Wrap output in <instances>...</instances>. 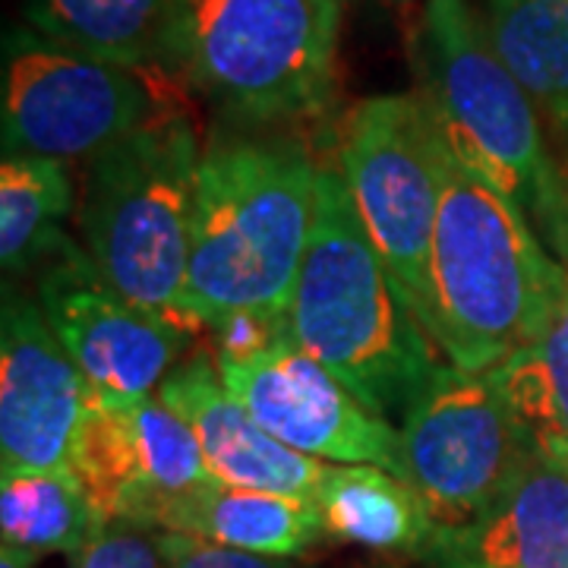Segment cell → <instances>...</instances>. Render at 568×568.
I'll return each mask as SVG.
<instances>
[{"mask_svg": "<svg viewBox=\"0 0 568 568\" xmlns=\"http://www.w3.org/2000/svg\"><path fill=\"white\" fill-rule=\"evenodd\" d=\"M287 325L297 345L392 426L405 424L448 366L369 241L342 164H320L316 222Z\"/></svg>", "mask_w": 568, "mask_h": 568, "instance_id": "cell-1", "label": "cell"}, {"mask_svg": "<svg viewBox=\"0 0 568 568\" xmlns=\"http://www.w3.org/2000/svg\"><path fill=\"white\" fill-rule=\"evenodd\" d=\"M320 164L284 133H227L205 149L183 294L200 328L231 313L287 316L316 222Z\"/></svg>", "mask_w": 568, "mask_h": 568, "instance_id": "cell-2", "label": "cell"}, {"mask_svg": "<svg viewBox=\"0 0 568 568\" xmlns=\"http://www.w3.org/2000/svg\"><path fill=\"white\" fill-rule=\"evenodd\" d=\"M417 99L452 159L518 205L568 268V174L544 118L470 0H426L414 36Z\"/></svg>", "mask_w": 568, "mask_h": 568, "instance_id": "cell-3", "label": "cell"}, {"mask_svg": "<svg viewBox=\"0 0 568 568\" xmlns=\"http://www.w3.org/2000/svg\"><path fill=\"white\" fill-rule=\"evenodd\" d=\"M566 287L568 268L549 253L528 215L467 174L443 142L433 294L448 364L489 373L534 345L552 323Z\"/></svg>", "mask_w": 568, "mask_h": 568, "instance_id": "cell-4", "label": "cell"}, {"mask_svg": "<svg viewBox=\"0 0 568 568\" xmlns=\"http://www.w3.org/2000/svg\"><path fill=\"white\" fill-rule=\"evenodd\" d=\"M200 162L196 123L183 114L99 152L82 178V250L126 301L181 332L200 328L183 304Z\"/></svg>", "mask_w": 568, "mask_h": 568, "instance_id": "cell-5", "label": "cell"}, {"mask_svg": "<svg viewBox=\"0 0 568 568\" xmlns=\"http://www.w3.org/2000/svg\"><path fill=\"white\" fill-rule=\"evenodd\" d=\"M342 0H181L178 73L231 121L320 118L335 92Z\"/></svg>", "mask_w": 568, "mask_h": 568, "instance_id": "cell-6", "label": "cell"}, {"mask_svg": "<svg viewBox=\"0 0 568 568\" xmlns=\"http://www.w3.org/2000/svg\"><path fill=\"white\" fill-rule=\"evenodd\" d=\"M3 152L89 162L145 126L193 114L190 82L171 67L118 63L36 29L3 41Z\"/></svg>", "mask_w": 568, "mask_h": 568, "instance_id": "cell-7", "label": "cell"}, {"mask_svg": "<svg viewBox=\"0 0 568 568\" xmlns=\"http://www.w3.org/2000/svg\"><path fill=\"white\" fill-rule=\"evenodd\" d=\"M338 164L376 253L439 345L433 241L443 193V136L424 102L410 92L354 104L342 123Z\"/></svg>", "mask_w": 568, "mask_h": 568, "instance_id": "cell-8", "label": "cell"}, {"mask_svg": "<svg viewBox=\"0 0 568 568\" xmlns=\"http://www.w3.org/2000/svg\"><path fill=\"white\" fill-rule=\"evenodd\" d=\"M407 480L424 496L436 540L470 530L511 487L534 452L489 373L448 364L398 426Z\"/></svg>", "mask_w": 568, "mask_h": 568, "instance_id": "cell-9", "label": "cell"}, {"mask_svg": "<svg viewBox=\"0 0 568 568\" xmlns=\"http://www.w3.org/2000/svg\"><path fill=\"white\" fill-rule=\"evenodd\" d=\"M70 470L102 521L162 528L164 515L215 484L193 429L159 392L111 395L89 386L70 448Z\"/></svg>", "mask_w": 568, "mask_h": 568, "instance_id": "cell-10", "label": "cell"}, {"mask_svg": "<svg viewBox=\"0 0 568 568\" xmlns=\"http://www.w3.org/2000/svg\"><path fill=\"white\" fill-rule=\"evenodd\" d=\"M215 366L224 388L287 448L335 465L386 467L407 480L398 426L366 410L310 351L297 345L291 325L272 345L246 357H224Z\"/></svg>", "mask_w": 568, "mask_h": 568, "instance_id": "cell-11", "label": "cell"}, {"mask_svg": "<svg viewBox=\"0 0 568 568\" xmlns=\"http://www.w3.org/2000/svg\"><path fill=\"white\" fill-rule=\"evenodd\" d=\"M36 301L92 388L111 395L159 392L178 366L186 332L126 301L70 237L41 263Z\"/></svg>", "mask_w": 568, "mask_h": 568, "instance_id": "cell-12", "label": "cell"}, {"mask_svg": "<svg viewBox=\"0 0 568 568\" xmlns=\"http://www.w3.org/2000/svg\"><path fill=\"white\" fill-rule=\"evenodd\" d=\"M89 383L20 287L0 304V474L70 470Z\"/></svg>", "mask_w": 568, "mask_h": 568, "instance_id": "cell-13", "label": "cell"}, {"mask_svg": "<svg viewBox=\"0 0 568 568\" xmlns=\"http://www.w3.org/2000/svg\"><path fill=\"white\" fill-rule=\"evenodd\" d=\"M159 398L193 429L212 477L227 487H250L313 499L328 462L301 455L268 436L256 417L224 388L212 357L178 364L159 386Z\"/></svg>", "mask_w": 568, "mask_h": 568, "instance_id": "cell-14", "label": "cell"}, {"mask_svg": "<svg viewBox=\"0 0 568 568\" xmlns=\"http://www.w3.org/2000/svg\"><path fill=\"white\" fill-rule=\"evenodd\" d=\"M436 547L448 566L568 568V458L534 446L496 506Z\"/></svg>", "mask_w": 568, "mask_h": 568, "instance_id": "cell-15", "label": "cell"}, {"mask_svg": "<svg viewBox=\"0 0 568 568\" xmlns=\"http://www.w3.org/2000/svg\"><path fill=\"white\" fill-rule=\"evenodd\" d=\"M162 530L193 534L209 544L291 559L325 534L320 506L268 489L209 484L164 515Z\"/></svg>", "mask_w": 568, "mask_h": 568, "instance_id": "cell-16", "label": "cell"}, {"mask_svg": "<svg viewBox=\"0 0 568 568\" xmlns=\"http://www.w3.org/2000/svg\"><path fill=\"white\" fill-rule=\"evenodd\" d=\"M29 29L104 61L178 70L181 0H22Z\"/></svg>", "mask_w": 568, "mask_h": 568, "instance_id": "cell-17", "label": "cell"}, {"mask_svg": "<svg viewBox=\"0 0 568 568\" xmlns=\"http://www.w3.org/2000/svg\"><path fill=\"white\" fill-rule=\"evenodd\" d=\"M499 58L559 142L568 174V0H484Z\"/></svg>", "mask_w": 568, "mask_h": 568, "instance_id": "cell-18", "label": "cell"}, {"mask_svg": "<svg viewBox=\"0 0 568 568\" xmlns=\"http://www.w3.org/2000/svg\"><path fill=\"white\" fill-rule=\"evenodd\" d=\"M316 506L325 534L369 549H420L436 540L417 487L376 465H332Z\"/></svg>", "mask_w": 568, "mask_h": 568, "instance_id": "cell-19", "label": "cell"}, {"mask_svg": "<svg viewBox=\"0 0 568 568\" xmlns=\"http://www.w3.org/2000/svg\"><path fill=\"white\" fill-rule=\"evenodd\" d=\"M73 209L70 162L3 152L0 164V263L13 275L41 265L67 241L61 222Z\"/></svg>", "mask_w": 568, "mask_h": 568, "instance_id": "cell-20", "label": "cell"}, {"mask_svg": "<svg viewBox=\"0 0 568 568\" xmlns=\"http://www.w3.org/2000/svg\"><path fill=\"white\" fill-rule=\"evenodd\" d=\"M104 521L73 470H17L0 480L3 544L32 552H80Z\"/></svg>", "mask_w": 568, "mask_h": 568, "instance_id": "cell-21", "label": "cell"}, {"mask_svg": "<svg viewBox=\"0 0 568 568\" xmlns=\"http://www.w3.org/2000/svg\"><path fill=\"white\" fill-rule=\"evenodd\" d=\"M515 417L537 446L562 448L568 443V287L549 328L534 345L515 351L489 369Z\"/></svg>", "mask_w": 568, "mask_h": 568, "instance_id": "cell-22", "label": "cell"}, {"mask_svg": "<svg viewBox=\"0 0 568 568\" xmlns=\"http://www.w3.org/2000/svg\"><path fill=\"white\" fill-rule=\"evenodd\" d=\"M73 568H171L164 530L123 518L104 521L77 552Z\"/></svg>", "mask_w": 568, "mask_h": 568, "instance_id": "cell-23", "label": "cell"}, {"mask_svg": "<svg viewBox=\"0 0 568 568\" xmlns=\"http://www.w3.org/2000/svg\"><path fill=\"white\" fill-rule=\"evenodd\" d=\"M164 549L171 568H294L278 556H260V552L209 544L203 537L178 534V530H164Z\"/></svg>", "mask_w": 568, "mask_h": 568, "instance_id": "cell-24", "label": "cell"}, {"mask_svg": "<svg viewBox=\"0 0 568 568\" xmlns=\"http://www.w3.org/2000/svg\"><path fill=\"white\" fill-rule=\"evenodd\" d=\"M39 562V552L32 549L13 547V544H3L0 549V568H32Z\"/></svg>", "mask_w": 568, "mask_h": 568, "instance_id": "cell-25", "label": "cell"}, {"mask_svg": "<svg viewBox=\"0 0 568 568\" xmlns=\"http://www.w3.org/2000/svg\"><path fill=\"white\" fill-rule=\"evenodd\" d=\"M556 452H559V455H562V458H568V443L562 448H556Z\"/></svg>", "mask_w": 568, "mask_h": 568, "instance_id": "cell-26", "label": "cell"}, {"mask_svg": "<svg viewBox=\"0 0 568 568\" xmlns=\"http://www.w3.org/2000/svg\"><path fill=\"white\" fill-rule=\"evenodd\" d=\"M448 568H470V566H448Z\"/></svg>", "mask_w": 568, "mask_h": 568, "instance_id": "cell-27", "label": "cell"}]
</instances>
